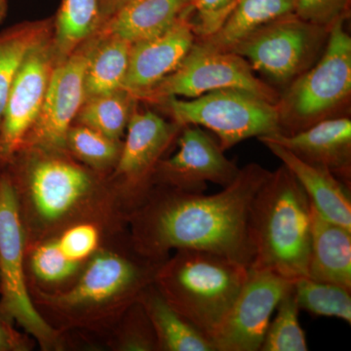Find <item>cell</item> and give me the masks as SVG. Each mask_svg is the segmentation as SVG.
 Returning <instances> with one entry per match:
<instances>
[{"label": "cell", "mask_w": 351, "mask_h": 351, "mask_svg": "<svg viewBox=\"0 0 351 351\" xmlns=\"http://www.w3.org/2000/svg\"><path fill=\"white\" fill-rule=\"evenodd\" d=\"M176 143L177 152L164 157L157 166L154 186L201 193L207 189V182L226 188L239 176L237 163L225 156L219 141L201 127H182Z\"/></svg>", "instance_id": "cell-15"}, {"label": "cell", "mask_w": 351, "mask_h": 351, "mask_svg": "<svg viewBox=\"0 0 351 351\" xmlns=\"http://www.w3.org/2000/svg\"><path fill=\"white\" fill-rule=\"evenodd\" d=\"M38 346L31 335L18 329L0 311V351H32Z\"/></svg>", "instance_id": "cell-34"}, {"label": "cell", "mask_w": 351, "mask_h": 351, "mask_svg": "<svg viewBox=\"0 0 351 351\" xmlns=\"http://www.w3.org/2000/svg\"><path fill=\"white\" fill-rule=\"evenodd\" d=\"M157 105L180 126L213 132L223 151L246 138L280 133L276 104L239 88L215 90L191 101L170 97Z\"/></svg>", "instance_id": "cell-9"}, {"label": "cell", "mask_w": 351, "mask_h": 351, "mask_svg": "<svg viewBox=\"0 0 351 351\" xmlns=\"http://www.w3.org/2000/svg\"><path fill=\"white\" fill-rule=\"evenodd\" d=\"M307 277L351 290V230L332 223L311 203Z\"/></svg>", "instance_id": "cell-21"}, {"label": "cell", "mask_w": 351, "mask_h": 351, "mask_svg": "<svg viewBox=\"0 0 351 351\" xmlns=\"http://www.w3.org/2000/svg\"><path fill=\"white\" fill-rule=\"evenodd\" d=\"M54 19L31 21L0 32V129L7 100L21 64L34 47L53 36Z\"/></svg>", "instance_id": "cell-24"}, {"label": "cell", "mask_w": 351, "mask_h": 351, "mask_svg": "<svg viewBox=\"0 0 351 351\" xmlns=\"http://www.w3.org/2000/svg\"><path fill=\"white\" fill-rule=\"evenodd\" d=\"M132 44L115 36L94 34L84 77L85 100L123 89Z\"/></svg>", "instance_id": "cell-25"}, {"label": "cell", "mask_w": 351, "mask_h": 351, "mask_svg": "<svg viewBox=\"0 0 351 351\" xmlns=\"http://www.w3.org/2000/svg\"><path fill=\"white\" fill-rule=\"evenodd\" d=\"M164 261L141 253L127 228L104 245L73 286L32 295V302L47 324L66 337L69 350L99 351L103 337L154 282Z\"/></svg>", "instance_id": "cell-2"}, {"label": "cell", "mask_w": 351, "mask_h": 351, "mask_svg": "<svg viewBox=\"0 0 351 351\" xmlns=\"http://www.w3.org/2000/svg\"><path fill=\"white\" fill-rule=\"evenodd\" d=\"M261 143L293 173L311 204L323 217L351 230L350 189L329 170L304 162L276 143Z\"/></svg>", "instance_id": "cell-20"}, {"label": "cell", "mask_w": 351, "mask_h": 351, "mask_svg": "<svg viewBox=\"0 0 351 351\" xmlns=\"http://www.w3.org/2000/svg\"><path fill=\"white\" fill-rule=\"evenodd\" d=\"M94 46V36L84 41L51 75L40 112L23 147L66 152V138L85 101L84 77Z\"/></svg>", "instance_id": "cell-13"}, {"label": "cell", "mask_w": 351, "mask_h": 351, "mask_svg": "<svg viewBox=\"0 0 351 351\" xmlns=\"http://www.w3.org/2000/svg\"><path fill=\"white\" fill-rule=\"evenodd\" d=\"M101 25L98 0H62L52 36L58 63L94 36Z\"/></svg>", "instance_id": "cell-26"}, {"label": "cell", "mask_w": 351, "mask_h": 351, "mask_svg": "<svg viewBox=\"0 0 351 351\" xmlns=\"http://www.w3.org/2000/svg\"><path fill=\"white\" fill-rule=\"evenodd\" d=\"M138 101L124 89L92 97L83 103L75 123L89 127L112 140L123 141Z\"/></svg>", "instance_id": "cell-27"}, {"label": "cell", "mask_w": 351, "mask_h": 351, "mask_svg": "<svg viewBox=\"0 0 351 351\" xmlns=\"http://www.w3.org/2000/svg\"><path fill=\"white\" fill-rule=\"evenodd\" d=\"M351 0H298L295 15L307 22L331 27L341 18H350Z\"/></svg>", "instance_id": "cell-33"}, {"label": "cell", "mask_w": 351, "mask_h": 351, "mask_svg": "<svg viewBox=\"0 0 351 351\" xmlns=\"http://www.w3.org/2000/svg\"><path fill=\"white\" fill-rule=\"evenodd\" d=\"M331 27L290 14L262 25L232 52L244 58L265 82L285 88L319 60Z\"/></svg>", "instance_id": "cell-10"}, {"label": "cell", "mask_w": 351, "mask_h": 351, "mask_svg": "<svg viewBox=\"0 0 351 351\" xmlns=\"http://www.w3.org/2000/svg\"><path fill=\"white\" fill-rule=\"evenodd\" d=\"M293 285L271 270L249 267L243 287L212 339L215 351L261 350L270 317Z\"/></svg>", "instance_id": "cell-14"}, {"label": "cell", "mask_w": 351, "mask_h": 351, "mask_svg": "<svg viewBox=\"0 0 351 351\" xmlns=\"http://www.w3.org/2000/svg\"><path fill=\"white\" fill-rule=\"evenodd\" d=\"M226 88L247 90L276 105L280 96L276 88L255 75L244 58L233 52L207 51L195 43L181 64L138 95L137 100L157 105L170 97L195 99Z\"/></svg>", "instance_id": "cell-12"}, {"label": "cell", "mask_w": 351, "mask_h": 351, "mask_svg": "<svg viewBox=\"0 0 351 351\" xmlns=\"http://www.w3.org/2000/svg\"><path fill=\"white\" fill-rule=\"evenodd\" d=\"M57 63L51 36L34 47L21 64L0 129V169L22 149L36 123Z\"/></svg>", "instance_id": "cell-16"}, {"label": "cell", "mask_w": 351, "mask_h": 351, "mask_svg": "<svg viewBox=\"0 0 351 351\" xmlns=\"http://www.w3.org/2000/svg\"><path fill=\"white\" fill-rule=\"evenodd\" d=\"M294 292L300 309L315 316L339 318L350 324V289L304 277L295 281Z\"/></svg>", "instance_id": "cell-30"}, {"label": "cell", "mask_w": 351, "mask_h": 351, "mask_svg": "<svg viewBox=\"0 0 351 351\" xmlns=\"http://www.w3.org/2000/svg\"><path fill=\"white\" fill-rule=\"evenodd\" d=\"M182 129L151 110H135L132 114L119 161L107 177L115 205L127 221L154 188L157 166Z\"/></svg>", "instance_id": "cell-11"}, {"label": "cell", "mask_w": 351, "mask_h": 351, "mask_svg": "<svg viewBox=\"0 0 351 351\" xmlns=\"http://www.w3.org/2000/svg\"><path fill=\"white\" fill-rule=\"evenodd\" d=\"M7 14V0H0V25L3 23Z\"/></svg>", "instance_id": "cell-36"}, {"label": "cell", "mask_w": 351, "mask_h": 351, "mask_svg": "<svg viewBox=\"0 0 351 351\" xmlns=\"http://www.w3.org/2000/svg\"><path fill=\"white\" fill-rule=\"evenodd\" d=\"M260 142L276 143L292 152L298 158L329 170L350 189L351 120L336 117L318 122L306 130L292 135L282 133L258 137Z\"/></svg>", "instance_id": "cell-17"}, {"label": "cell", "mask_w": 351, "mask_h": 351, "mask_svg": "<svg viewBox=\"0 0 351 351\" xmlns=\"http://www.w3.org/2000/svg\"><path fill=\"white\" fill-rule=\"evenodd\" d=\"M128 228L119 215L80 219L27 242L25 270L29 293L56 294L75 284L108 240Z\"/></svg>", "instance_id": "cell-7"}, {"label": "cell", "mask_w": 351, "mask_h": 351, "mask_svg": "<svg viewBox=\"0 0 351 351\" xmlns=\"http://www.w3.org/2000/svg\"><path fill=\"white\" fill-rule=\"evenodd\" d=\"M248 269L218 254L182 249L164 261L154 285L212 341L243 287Z\"/></svg>", "instance_id": "cell-5"}, {"label": "cell", "mask_w": 351, "mask_h": 351, "mask_svg": "<svg viewBox=\"0 0 351 351\" xmlns=\"http://www.w3.org/2000/svg\"><path fill=\"white\" fill-rule=\"evenodd\" d=\"M270 173L247 164L230 186L210 195L154 186L128 219L136 248L157 260L182 249L211 252L250 267L251 207Z\"/></svg>", "instance_id": "cell-1"}, {"label": "cell", "mask_w": 351, "mask_h": 351, "mask_svg": "<svg viewBox=\"0 0 351 351\" xmlns=\"http://www.w3.org/2000/svg\"><path fill=\"white\" fill-rule=\"evenodd\" d=\"M25 237L10 180L0 169V311L43 351L69 350L64 335L47 324L32 302L25 270Z\"/></svg>", "instance_id": "cell-8"}, {"label": "cell", "mask_w": 351, "mask_h": 351, "mask_svg": "<svg viewBox=\"0 0 351 351\" xmlns=\"http://www.w3.org/2000/svg\"><path fill=\"white\" fill-rule=\"evenodd\" d=\"M123 141L112 138L73 123L66 138V151L78 162L107 178L119 161Z\"/></svg>", "instance_id": "cell-28"}, {"label": "cell", "mask_w": 351, "mask_h": 351, "mask_svg": "<svg viewBox=\"0 0 351 351\" xmlns=\"http://www.w3.org/2000/svg\"><path fill=\"white\" fill-rule=\"evenodd\" d=\"M277 315L269 323L262 351H306V335L299 321V311L294 285L283 295L276 306Z\"/></svg>", "instance_id": "cell-31"}, {"label": "cell", "mask_w": 351, "mask_h": 351, "mask_svg": "<svg viewBox=\"0 0 351 351\" xmlns=\"http://www.w3.org/2000/svg\"><path fill=\"white\" fill-rule=\"evenodd\" d=\"M138 301L151 320L158 351H215L210 339L171 306L154 282L141 293Z\"/></svg>", "instance_id": "cell-23"}, {"label": "cell", "mask_w": 351, "mask_h": 351, "mask_svg": "<svg viewBox=\"0 0 351 351\" xmlns=\"http://www.w3.org/2000/svg\"><path fill=\"white\" fill-rule=\"evenodd\" d=\"M193 15L160 36L132 44L124 90L137 99L181 64L195 43Z\"/></svg>", "instance_id": "cell-18"}, {"label": "cell", "mask_w": 351, "mask_h": 351, "mask_svg": "<svg viewBox=\"0 0 351 351\" xmlns=\"http://www.w3.org/2000/svg\"><path fill=\"white\" fill-rule=\"evenodd\" d=\"M348 18L332 25L319 60L280 92V133L292 135L323 120L348 117L351 101V36Z\"/></svg>", "instance_id": "cell-6"}, {"label": "cell", "mask_w": 351, "mask_h": 351, "mask_svg": "<svg viewBox=\"0 0 351 351\" xmlns=\"http://www.w3.org/2000/svg\"><path fill=\"white\" fill-rule=\"evenodd\" d=\"M197 0H132L99 29L131 44L156 38L193 15Z\"/></svg>", "instance_id": "cell-19"}, {"label": "cell", "mask_w": 351, "mask_h": 351, "mask_svg": "<svg viewBox=\"0 0 351 351\" xmlns=\"http://www.w3.org/2000/svg\"><path fill=\"white\" fill-rule=\"evenodd\" d=\"M239 0H197L191 17L196 38H204L218 31Z\"/></svg>", "instance_id": "cell-32"}, {"label": "cell", "mask_w": 351, "mask_h": 351, "mask_svg": "<svg viewBox=\"0 0 351 351\" xmlns=\"http://www.w3.org/2000/svg\"><path fill=\"white\" fill-rule=\"evenodd\" d=\"M132 0H98L101 25Z\"/></svg>", "instance_id": "cell-35"}, {"label": "cell", "mask_w": 351, "mask_h": 351, "mask_svg": "<svg viewBox=\"0 0 351 351\" xmlns=\"http://www.w3.org/2000/svg\"><path fill=\"white\" fill-rule=\"evenodd\" d=\"M298 0H239L218 31L196 38L201 48L212 52H232L235 45L262 25L295 14Z\"/></svg>", "instance_id": "cell-22"}, {"label": "cell", "mask_w": 351, "mask_h": 351, "mask_svg": "<svg viewBox=\"0 0 351 351\" xmlns=\"http://www.w3.org/2000/svg\"><path fill=\"white\" fill-rule=\"evenodd\" d=\"M249 230L255 257L250 267L295 282L307 277L311 200L284 164L270 173L252 204Z\"/></svg>", "instance_id": "cell-4"}, {"label": "cell", "mask_w": 351, "mask_h": 351, "mask_svg": "<svg viewBox=\"0 0 351 351\" xmlns=\"http://www.w3.org/2000/svg\"><path fill=\"white\" fill-rule=\"evenodd\" d=\"M1 169L12 186L25 243L80 219L123 217L107 178L66 152L23 147Z\"/></svg>", "instance_id": "cell-3"}, {"label": "cell", "mask_w": 351, "mask_h": 351, "mask_svg": "<svg viewBox=\"0 0 351 351\" xmlns=\"http://www.w3.org/2000/svg\"><path fill=\"white\" fill-rule=\"evenodd\" d=\"M100 350L158 351L156 332L140 302L132 304L108 330Z\"/></svg>", "instance_id": "cell-29"}]
</instances>
